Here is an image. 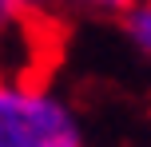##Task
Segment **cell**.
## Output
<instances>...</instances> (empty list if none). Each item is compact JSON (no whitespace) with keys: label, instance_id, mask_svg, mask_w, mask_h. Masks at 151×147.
I'll list each match as a JSON object with an SVG mask.
<instances>
[{"label":"cell","instance_id":"obj_1","mask_svg":"<svg viewBox=\"0 0 151 147\" xmlns=\"http://www.w3.org/2000/svg\"><path fill=\"white\" fill-rule=\"evenodd\" d=\"M0 147H88V131L52 84L0 76Z\"/></svg>","mask_w":151,"mask_h":147},{"label":"cell","instance_id":"obj_2","mask_svg":"<svg viewBox=\"0 0 151 147\" xmlns=\"http://www.w3.org/2000/svg\"><path fill=\"white\" fill-rule=\"evenodd\" d=\"M119 24H123V36L143 56H151V0H131L119 12Z\"/></svg>","mask_w":151,"mask_h":147},{"label":"cell","instance_id":"obj_3","mask_svg":"<svg viewBox=\"0 0 151 147\" xmlns=\"http://www.w3.org/2000/svg\"><path fill=\"white\" fill-rule=\"evenodd\" d=\"M44 4H56V8H68V12H83V16H115L131 4V0H44Z\"/></svg>","mask_w":151,"mask_h":147},{"label":"cell","instance_id":"obj_4","mask_svg":"<svg viewBox=\"0 0 151 147\" xmlns=\"http://www.w3.org/2000/svg\"><path fill=\"white\" fill-rule=\"evenodd\" d=\"M44 8V0H0V32L24 24L28 16H36Z\"/></svg>","mask_w":151,"mask_h":147}]
</instances>
